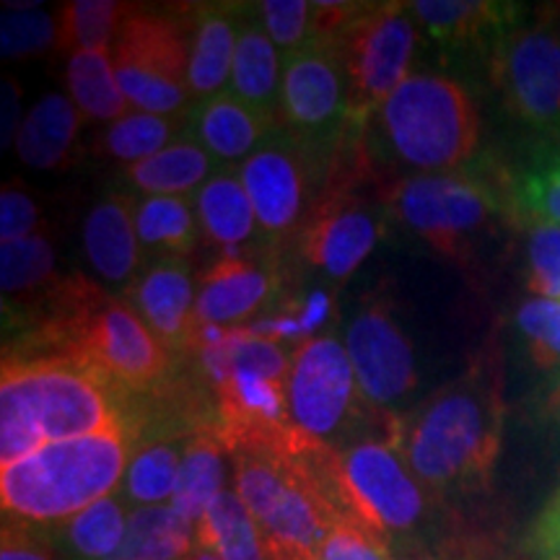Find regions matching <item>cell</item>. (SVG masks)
I'll return each mask as SVG.
<instances>
[{
  "label": "cell",
  "instance_id": "1",
  "mask_svg": "<svg viewBox=\"0 0 560 560\" xmlns=\"http://www.w3.org/2000/svg\"><path fill=\"white\" fill-rule=\"evenodd\" d=\"M503 416L501 353L490 342L465 374L400 418L397 446L433 499H467L490 486L501 452Z\"/></svg>",
  "mask_w": 560,
  "mask_h": 560
},
{
  "label": "cell",
  "instance_id": "2",
  "mask_svg": "<svg viewBox=\"0 0 560 560\" xmlns=\"http://www.w3.org/2000/svg\"><path fill=\"white\" fill-rule=\"evenodd\" d=\"M125 429L117 392L73 359H3L0 465L42 446Z\"/></svg>",
  "mask_w": 560,
  "mask_h": 560
},
{
  "label": "cell",
  "instance_id": "3",
  "mask_svg": "<svg viewBox=\"0 0 560 560\" xmlns=\"http://www.w3.org/2000/svg\"><path fill=\"white\" fill-rule=\"evenodd\" d=\"M312 470L342 520L359 524L392 552L416 548L412 537L429 516V490L395 441L371 436L346 450L322 444Z\"/></svg>",
  "mask_w": 560,
  "mask_h": 560
},
{
  "label": "cell",
  "instance_id": "4",
  "mask_svg": "<svg viewBox=\"0 0 560 560\" xmlns=\"http://www.w3.org/2000/svg\"><path fill=\"white\" fill-rule=\"evenodd\" d=\"M132 439L125 429L55 441L0 470L5 516L30 524H60L120 488Z\"/></svg>",
  "mask_w": 560,
  "mask_h": 560
},
{
  "label": "cell",
  "instance_id": "5",
  "mask_svg": "<svg viewBox=\"0 0 560 560\" xmlns=\"http://www.w3.org/2000/svg\"><path fill=\"white\" fill-rule=\"evenodd\" d=\"M296 429L280 446H244L234 459V493L260 527L268 560H317V552L342 516L322 493L304 457Z\"/></svg>",
  "mask_w": 560,
  "mask_h": 560
},
{
  "label": "cell",
  "instance_id": "6",
  "mask_svg": "<svg viewBox=\"0 0 560 560\" xmlns=\"http://www.w3.org/2000/svg\"><path fill=\"white\" fill-rule=\"evenodd\" d=\"M384 149L420 174L457 172L480 143V115L459 81L410 73L376 109Z\"/></svg>",
  "mask_w": 560,
  "mask_h": 560
},
{
  "label": "cell",
  "instance_id": "7",
  "mask_svg": "<svg viewBox=\"0 0 560 560\" xmlns=\"http://www.w3.org/2000/svg\"><path fill=\"white\" fill-rule=\"evenodd\" d=\"M509 179L499 172L457 170L400 179L387 195L389 210L441 255H470L499 215H511Z\"/></svg>",
  "mask_w": 560,
  "mask_h": 560
},
{
  "label": "cell",
  "instance_id": "8",
  "mask_svg": "<svg viewBox=\"0 0 560 560\" xmlns=\"http://www.w3.org/2000/svg\"><path fill=\"white\" fill-rule=\"evenodd\" d=\"M115 73L132 109L179 115L190 94V16L136 5L115 42Z\"/></svg>",
  "mask_w": 560,
  "mask_h": 560
},
{
  "label": "cell",
  "instance_id": "9",
  "mask_svg": "<svg viewBox=\"0 0 560 560\" xmlns=\"http://www.w3.org/2000/svg\"><path fill=\"white\" fill-rule=\"evenodd\" d=\"M416 42L418 19L410 3H366V11L342 34L338 52L348 83L350 130H363L408 79Z\"/></svg>",
  "mask_w": 560,
  "mask_h": 560
},
{
  "label": "cell",
  "instance_id": "10",
  "mask_svg": "<svg viewBox=\"0 0 560 560\" xmlns=\"http://www.w3.org/2000/svg\"><path fill=\"white\" fill-rule=\"evenodd\" d=\"M280 128L314 159L335 156L350 132L348 83L338 45L312 39L283 55Z\"/></svg>",
  "mask_w": 560,
  "mask_h": 560
},
{
  "label": "cell",
  "instance_id": "11",
  "mask_svg": "<svg viewBox=\"0 0 560 560\" xmlns=\"http://www.w3.org/2000/svg\"><path fill=\"white\" fill-rule=\"evenodd\" d=\"M490 79L516 120L560 138V26L524 21L490 47Z\"/></svg>",
  "mask_w": 560,
  "mask_h": 560
},
{
  "label": "cell",
  "instance_id": "12",
  "mask_svg": "<svg viewBox=\"0 0 560 560\" xmlns=\"http://www.w3.org/2000/svg\"><path fill=\"white\" fill-rule=\"evenodd\" d=\"M174 359L132 304L120 299H107L91 314L73 355L117 392V400L149 395L170 382L177 371Z\"/></svg>",
  "mask_w": 560,
  "mask_h": 560
},
{
  "label": "cell",
  "instance_id": "13",
  "mask_svg": "<svg viewBox=\"0 0 560 560\" xmlns=\"http://www.w3.org/2000/svg\"><path fill=\"white\" fill-rule=\"evenodd\" d=\"M359 174L338 166L299 231L301 257L335 280L353 276L384 234V210L355 192Z\"/></svg>",
  "mask_w": 560,
  "mask_h": 560
},
{
  "label": "cell",
  "instance_id": "14",
  "mask_svg": "<svg viewBox=\"0 0 560 560\" xmlns=\"http://www.w3.org/2000/svg\"><path fill=\"white\" fill-rule=\"evenodd\" d=\"M363 402L348 350L335 335L304 340L293 350L289 376V418L306 436L338 446Z\"/></svg>",
  "mask_w": 560,
  "mask_h": 560
},
{
  "label": "cell",
  "instance_id": "15",
  "mask_svg": "<svg viewBox=\"0 0 560 560\" xmlns=\"http://www.w3.org/2000/svg\"><path fill=\"white\" fill-rule=\"evenodd\" d=\"M319 161L289 132L276 130L244 161L240 177L255 208L257 226L278 242L301 231L310 215L312 182Z\"/></svg>",
  "mask_w": 560,
  "mask_h": 560
},
{
  "label": "cell",
  "instance_id": "16",
  "mask_svg": "<svg viewBox=\"0 0 560 560\" xmlns=\"http://www.w3.org/2000/svg\"><path fill=\"white\" fill-rule=\"evenodd\" d=\"M346 350L361 397L374 410L389 412L418 387L412 346L384 293L369 299L350 319Z\"/></svg>",
  "mask_w": 560,
  "mask_h": 560
},
{
  "label": "cell",
  "instance_id": "17",
  "mask_svg": "<svg viewBox=\"0 0 560 560\" xmlns=\"http://www.w3.org/2000/svg\"><path fill=\"white\" fill-rule=\"evenodd\" d=\"M132 310L172 355H198L200 325L195 314L192 268L187 260H156L128 289Z\"/></svg>",
  "mask_w": 560,
  "mask_h": 560
},
{
  "label": "cell",
  "instance_id": "18",
  "mask_svg": "<svg viewBox=\"0 0 560 560\" xmlns=\"http://www.w3.org/2000/svg\"><path fill=\"white\" fill-rule=\"evenodd\" d=\"M278 289V272L270 265L226 255L202 272L198 285L200 327H231L255 317Z\"/></svg>",
  "mask_w": 560,
  "mask_h": 560
},
{
  "label": "cell",
  "instance_id": "19",
  "mask_svg": "<svg viewBox=\"0 0 560 560\" xmlns=\"http://www.w3.org/2000/svg\"><path fill=\"white\" fill-rule=\"evenodd\" d=\"M187 128L190 138L208 151L215 164H244L276 132V122L257 115L231 91H221L198 102L187 117Z\"/></svg>",
  "mask_w": 560,
  "mask_h": 560
},
{
  "label": "cell",
  "instance_id": "20",
  "mask_svg": "<svg viewBox=\"0 0 560 560\" xmlns=\"http://www.w3.org/2000/svg\"><path fill=\"white\" fill-rule=\"evenodd\" d=\"M418 24L441 47H480L495 45L509 26L527 16L520 3H493V0H418L410 3Z\"/></svg>",
  "mask_w": 560,
  "mask_h": 560
},
{
  "label": "cell",
  "instance_id": "21",
  "mask_svg": "<svg viewBox=\"0 0 560 560\" xmlns=\"http://www.w3.org/2000/svg\"><path fill=\"white\" fill-rule=\"evenodd\" d=\"M83 249L107 283L128 285L132 278H140L143 247L136 229V200L130 195L112 192L89 210L83 226Z\"/></svg>",
  "mask_w": 560,
  "mask_h": 560
},
{
  "label": "cell",
  "instance_id": "22",
  "mask_svg": "<svg viewBox=\"0 0 560 560\" xmlns=\"http://www.w3.org/2000/svg\"><path fill=\"white\" fill-rule=\"evenodd\" d=\"M244 5L200 3L190 5V94L206 102L210 96L229 91L234 68L236 39Z\"/></svg>",
  "mask_w": 560,
  "mask_h": 560
},
{
  "label": "cell",
  "instance_id": "23",
  "mask_svg": "<svg viewBox=\"0 0 560 560\" xmlns=\"http://www.w3.org/2000/svg\"><path fill=\"white\" fill-rule=\"evenodd\" d=\"M280 79H283V73H280L278 47L265 32L260 11L242 9L229 91L255 109L257 115L276 122L280 109Z\"/></svg>",
  "mask_w": 560,
  "mask_h": 560
},
{
  "label": "cell",
  "instance_id": "24",
  "mask_svg": "<svg viewBox=\"0 0 560 560\" xmlns=\"http://www.w3.org/2000/svg\"><path fill=\"white\" fill-rule=\"evenodd\" d=\"M55 249L45 234L21 242H0V289L5 330L30 314L58 285Z\"/></svg>",
  "mask_w": 560,
  "mask_h": 560
},
{
  "label": "cell",
  "instance_id": "25",
  "mask_svg": "<svg viewBox=\"0 0 560 560\" xmlns=\"http://www.w3.org/2000/svg\"><path fill=\"white\" fill-rule=\"evenodd\" d=\"M81 112L73 100L47 94L34 104L21 122L16 143L19 159L34 170H66L73 161V143L81 130Z\"/></svg>",
  "mask_w": 560,
  "mask_h": 560
},
{
  "label": "cell",
  "instance_id": "26",
  "mask_svg": "<svg viewBox=\"0 0 560 560\" xmlns=\"http://www.w3.org/2000/svg\"><path fill=\"white\" fill-rule=\"evenodd\" d=\"M195 213H198L202 234L221 247L240 249L252 242L257 229V215L252 200L244 190L242 177L231 170H215L206 185L195 195Z\"/></svg>",
  "mask_w": 560,
  "mask_h": 560
},
{
  "label": "cell",
  "instance_id": "27",
  "mask_svg": "<svg viewBox=\"0 0 560 560\" xmlns=\"http://www.w3.org/2000/svg\"><path fill=\"white\" fill-rule=\"evenodd\" d=\"M213 166L219 164L195 140H179L156 156L125 166V177L149 198H187L213 177Z\"/></svg>",
  "mask_w": 560,
  "mask_h": 560
},
{
  "label": "cell",
  "instance_id": "28",
  "mask_svg": "<svg viewBox=\"0 0 560 560\" xmlns=\"http://www.w3.org/2000/svg\"><path fill=\"white\" fill-rule=\"evenodd\" d=\"M223 454L226 450L213 431L198 433V436L185 441L172 506L195 527L206 516V511L213 506V501L226 490Z\"/></svg>",
  "mask_w": 560,
  "mask_h": 560
},
{
  "label": "cell",
  "instance_id": "29",
  "mask_svg": "<svg viewBox=\"0 0 560 560\" xmlns=\"http://www.w3.org/2000/svg\"><path fill=\"white\" fill-rule=\"evenodd\" d=\"M195 542V524L172 503L132 509L120 550L109 560H187Z\"/></svg>",
  "mask_w": 560,
  "mask_h": 560
},
{
  "label": "cell",
  "instance_id": "30",
  "mask_svg": "<svg viewBox=\"0 0 560 560\" xmlns=\"http://www.w3.org/2000/svg\"><path fill=\"white\" fill-rule=\"evenodd\" d=\"M66 83L70 100L83 117L100 122H117L128 117L132 104L117 81L109 52H75L68 58Z\"/></svg>",
  "mask_w": 560,
  "mask_h": 560
},
{
  "label": "cell",
  "instance_id": "31",
  "mask_svg": "<svg viewBox=\"0 0 560 560\" xmlns=\"http://www.w3.org/2000/svg\"><path fill=\"white\" fill-rule=\"evenodd\" d=\"M198 213L187 198H143L136 202V229L143 252L159 260H187L198 244Z\"/></svg>",
  "mask_w": 560,
  "mask_h": 560
},
{
  "label": "cell",
  "instance_id": "32",
  "mask_svg": "<svg viewBox=\"0 0 560 560\" xmlns=\"http://www.w3.org/2000/svg\"><path fill=\"white\" fill-rule=\"evenodd\" d=\"M182 450L185 441H151L140 444L132 452L128 470L120 482V499L128 506H164L172 503L174 488H177Z\"/></svg>",
  "mask_w": 560,
  "mask_h": 560
},
{
  "label": "cell",
  "instance_id": "33",
  "mask_svg": "<svg viewBox=\"0 0 560 560\" xmlns=\"http://www.w3.org/2000/svg\"><path fill=\"white\" fill-rule=\"evenodd\" d=\"M136 9L120 0H73L58 13L60 52H109L115 50L128 13Z\"/></svg>",
  "mask_w": 560,
  "mask_h": 560
},
{
  "label": "cell",
  "instance_id": "34",
  "mask_svg": "<svg viewBox=\"0 0 560 560\" xmlns=\"http://www.w3.org/2000/svg\"><path fill=\"white\" fill-rule=\"evenodd\" d=\"M195 540L213 548L223 560H268L260 527L242 499L223 490L195 527Z\"/></svg>",
  "mask_w": 560,
  "mask_h": 560
},
{
  "label": "cell",
  "instance_id": "35",
  "mask_svg": "<svg viewBox=\"0 0 560 560\" xmlns=\"http://www.w3.org/2000/svg\"><path fill=\"white\" fill-rule=\"evenodd\" d=\"M125 506L128 503L120 499V493L107 495L60 522L58 537L70 556L75 560H109L115 556L128 529L130 514H125Z\"/></svg>",
  "mask_w": 560,
  "mask_h": 560
},
{
  "label": "cell",
  "instance_id": "36",
  "mask_svg": "<svg viewBox=\"0 0 560 560\" xmlns=\"http://www.w3.org/2000/svg\"><path fill=\"white\" fill-rule=\"evenodd\" d=\"M511 219L560 226V145L537 153L509 179Z\"/></svg>",
  "mask_w": 560,
  "mask_h": 560
},
{
  "label": "cell",
  "instance_id": "37",
  "mask_svg": "<svg viewBox=\"0 0 560 560\" xmlns=\"http://www.w3.org/2000/svg\"><path fill=\"white\" fill-rule=\"evenodd\" d=\"M187 125L185 115H151V112L132 109L128 117L112 122L102 136V151L125 164L151 159L174 145L172 140Z\"/></svg>",
  "mask_w": 560,
  "mask_h": 560
},
{
  "label": "cell",
  "instance_id": "38",
  "mask_svg": "<svg viewBox=\"0 0 560 560\" xmlns=\"http://www.w3.org/2000/svg\"><path fill=\"white\" fill-rule=\"evenodd\" d=\"M58 47V19L39 5L11 3L0 16V52L5 60H24Z\"/></svg>",
  "mask_w": 560,
  "mask_h": 560
},
{
  "label": "cell",
  "instance_id": "39",
  "mask_svg": "<svg viewBox=\"0 0 560 560\" xmlns=\"http://www.w3.org/2000/svg\"><path fill=\"white\" fill-rule=\"evenodd\" d=\"M516 325L527 338L537 369L560 366V299H529L516 312Z\"/></svg>",
  "mask_w": 560,
  "mask_h": 560
},
{
  "label": "cell",
  "instance_id": "40",
  "mask_svg": "<svg viewBox=\"0 0 560 560\" xmlns=\"http://www.w3.org/2000/svg\"><path fill=\"white\" fill-rule=\"evenodd\" d=\"M257 11L272 45L283 55L296 52L312 42V3L306 0H262Z\"/></svg>",
  "mask_w": 560,
  "mask_h": 560
},
{
  "label": "cell",
  "instance_id": "41",
  "mask_svg": "<svg viewBox=\"0 0 560 560\" xmlns=\"http://www.w3.org/2000/svg\"><path fill=\"white\" fill-rule=\"evenodd\" d=\"M529 291L540 299H560V226L535 223L527 244Z\"/></svg>",
  "mask_w": 560,
  "mask_h": 560
},
{
  "label": "cell",
  "instance_id": "42",
  "mask_svg": "<svg viewBox=\"0 0 560 560\" xmlns=\"http://www.w3.org/2000/svg\"><path fill=\"white\" fill-rule=\"evenodd\" d=\"M42 234V215L32 195L19 182H5L0 192V242H21Z\"/></svg>",
  "mask_w": 560,
  "mask_h": 560
},
{
  "label": "cell",
  "instance_id": "43",
  "mask_svg": "<svg viewBox=\"0 0 560 560\" xmlns=\"http://www.w3.org/2000/svg\"><path fill=\"white\" fill-rule=\"evenodd\" d=\"M317 560H395V556L359 524L342 520L325 537Z\"/></svg>",
  "mask_w": 560,
  "mask_h": 560
},
{
  "label": "cell",
  "instance_id": "44",
  "mask_svg": "<svg viewBox=\"0 0 560 560\" xmlns=\"http://www.w3.org/2000/svg\"><path fill=\"white\" fill-rule=\"evenodd\" d=\"M0 560H55L52 535H47L37 524L30 522H5Z\"/></svg>",
  "mask_w": 560,
  "mask_h": 560
},
{
  "label": "cell",
  "instance_id": "45",
  "mask_svg": "<svg viewBox=\"0 0 560 560\" xmlns=\"http://www.w3.org/2000/svg\"><path fill=\"white\" fill-rule=\"evenodd\" d=\"M527 548L532 556L540 560H552L560 556V488L532 524Z\"/></svg>",
  "mask_w": 560,
  "mask_h": 560
},
{
  "label": "cell",
  "instance_id": "46",
  "mask_svg": "<svg viewBox=\"0 0 560 560\" xmlns=\"http://www.w3.org/2000/svg\"><path fill=\"white\" fill-rule=\"evenodd\" d=\"M19 100L21 91L19 83L13 79L3 81V149H9L11 138L16 140L19 136Z\"/></svg>",
  "mask_w": 560,
  "mask_h": 560
},
{
  "label": "cell",
  "instance_id": "47",
  "mask_svg": "<svg viewBox=\"0 0 560 560\" xmlns=\"http://www.w3.org/2000/svg\"><path fill=\"white\" fill-rule=\"evenodd\" d=\"M395 560H450V558H441V556H433L429 550H418V548H408V550H400V552H392Z\"/></svg>",
  "mask_w": 560,
  "mask_h": 560
},
{
  "label": "cell",
  "instance_id": "48",
  "mask_svg": "<svg viewBox=\"0 0 560 560\" xmlns=\"http://www.w3.org/2000/svg\"><path fill=\"white\" fill-rule=\"evenodd\" d=\"M187 560H223V558L213 548H208V545L195 542V550L190 552V558Z\"/></svg>",
  "mask_w": 560,
  "mask_h": 560
},
{
  "label": "cell",
  "instance_id": "49",
  "mask_svg": "<svg viewBox=\"0 0 560 560\" xmlns=\"http://www.w3.org/2000/svg\"><path fill=\"white\" fill-rule=\"evenodd\" d=\"M552 410H556L558 412V416H560V387H558V392H556V397H552Z\"/></svg>",
  "mask_w": 560,
  "mask_h": 560
},
{
  "label": "cell",
  "instance_id": "50",
  "mask_svg": "<svg viewBox=\"0 0 560 560\" xmlns=\"http://www.w3.org/2000/svg\"><path fill=\"white\" fill-rule=\"evenodd\" d=\"M552 560H560V556H556V558H552Z\"/></svg>",
  "mask_w": 560,
  "mask_h": 560
}]
</instances>
